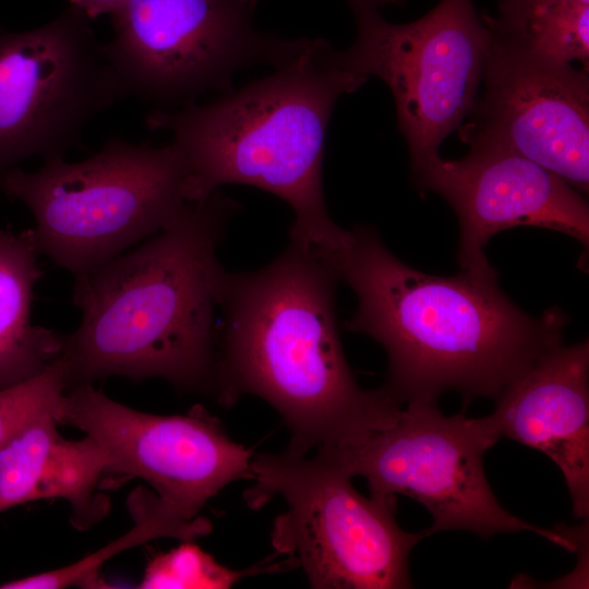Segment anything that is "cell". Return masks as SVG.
<instances>
[{"label": "cell", "mask_w": 589, "mask_h": 589, "mask_svg": "<svg viewBox=\"0 0 589 589\" xmlns=\"http://www.w3.org/2000/svg\"><path fill=\"white\" fill-rule=\"evenodd\" d=\"M185 184L172 143L111 140L81 161L55 157L36 171L16 168L1 192L32 213L39 253L75 277L170 225L190 203Z\"/></svg>", "instance_id": "obj_5"}, {"label": "cell", "mask_w": 589, "mask_h": 589, "mask_svg": "<svg viewBox=\"0 0 589 589\" xmlns=\"http://www.w3.org/2000/svg\"><path fill=\"white\" fill-rule=\"evenodd\" d=\"M64 392L63 372L57 361L37 376L0 390V448L33 417L58 410Z\"/></svg>", "instance_id": "obj_19"}, {"label": "cell", "mask_w": 589, "mask_h": 589, "mask_svg": "<svg viewBox=\"0 0 589 589\" xmlns=\"http://www.w3.org/2000/svg\"><path fill=\"white\" fill-rule=\"evenodd\" d=\"M468 154L436 159L416 181L441 195L459 225L460 271L492 275L484 247L497 232L514 227L558 231L589 245V206L585 195L528 158L502 146L467 142Z\"/></svg>", "instance_id": "obj_13"}, {"label": "cell", "mask_w": 589, "mask_h": 589, "mask_svg": "<svg viewBox=\"0 0 589 589\" xmlns=\"http://www.w3.org/2000/svg\"><path fill=\"white\" fill-rule=\"evenodd\" d=\"M327 259L357 297L345 328L383 346L388 364L382 388L401 405L436 402L447 392L466 402L494 399L563 344L569 318L557 306L539 316L526 313L502 291L498 273L418 271L395 256L371 226L348 230Z\"/></svg>", "instance_id": "obj_1"}, {"label": "cell", "mask_w": 589, "mask_h": 589, "mask_svg": "<svg viewBox=\"0 0 589 589\" xmlns=\"http://www.w3.org/2000/svg\"><path fill=\"white\" fill-rule=\"evenodd\" d=\"M338 281L323 253L289 242L260 269L227 271L221 286L214 397L227 407L262 398L289 428L288 449L301 454L353 443L401 406L357 383L339 337Z\"/></svg>", "instance_id": "obj_2"}, {"label": "cell", "mask_w": 589, "mask_h": 589, "mask_svg": "<svg viewBox=\"0 0 589 589\" xmlns=\"http://www.w3.org/2000/svg\"><path fill=\"white\" fill-rule=\"evenodd\" d=\"M368 80L347 69L329 41L314 38L272 74L208 103L155 110L147 123L172 134L187 170L189 202L226 184L259 188L292 208L290 242L332 253L347 230L325 203L327 127L337 101Z\"/></svg>", "instance_id": "obj_4"}, {"label": "cell", "mask_w": 589, "mask_h": 589, "mask_svg": "<svg viewBox=\"0 0 589 589\" xmlns=\"http://www.w3.org/2000/svg\"><path fill=\"white\" fill-rule=\"evenodd\" d=\"M498 438L536 448L561 469L575 517H589V342L545 352L495 398Z\"/></svg>", "instance_id": "obj_14"}, {"label": "cell", "mask_w": 589, "mask_h": 589, "mask_svg": "<svg viewBox=\"0 0 589 589\" xmlns=\"http://www.w3.org/2000/svg\"><path fill=\"white\" fill-rule=\"evenodd\" d=\"M247 0H125L105 45L120 97L175 109L208 91L230 92L243 68L287 65L311 38L257 29Z\"/></svg>", "instance_id": "obj_9"}, {"label": "cell", "mask_w": 589, "mask_h": 589, "mask_svg": "<svg viewBox=\"0 0 589 589\" xmlns=\"http://www.w3.org/2000/svg\"><path fill=\"white\" fill-rule=\"evenodd\" d=\"M247 1L250 2L253 5H255L256 2H257V0H247ZM369 1L374 2L378 7H383V5H387V4L401 5L405 2H407V0H369Z\"/></svg>", "instance_id": "obj_21"}, {"label": "cell", "mask_w": 589, "mask_h": 589, "mask_svg": "<svg viewBox=\"0 0 589 589\" xmlns=\"http://www.w3.org/2000/svg\"><path fill=\"white\" fill-rule=\"evenodd\" d=\"M57 421L103 446L108 474L146 481L187 519L200 516L207 501L230 482L252 480V450L233 442L200 405L187 414H152L81 384L65 389Z\"/></svg>", "instance_id": "obj_11"}, {"label": "cell", "mask_w": 589, "mask_h": 589, "mask_svg": "<svg viewBox=\"0 0 589 589\" xmlns=\"http://www.w3.org/2000/svg\"><path fill=\"white\" fill-rule=\"evenodd\" d=\"M356 37L342 64L389 88L417 181L441 156L479 96L490 33L472 0H440L420 19L390 23L369 0H347Z\"/></svg>", "instance_id": "obj_8"}, {"label": "cell", "mask_w": 589, "mask_h": 589, "mask_svg": "<svg viewBox=\"0 0 589 589\" xmlns=\"http://www.w3.org/2000/svg\"><path fill=\"white\" fill-rule=\"evenodd\" d=\"M489 33L484 89L469 113L472 120L459 128L461 141L507 148L587 195L588 69L546 59Z\"/></svg>", "instance_id": "obj_12"}, {"label": "cell", "mask_w": 589, "mask_h": 589, "mask_svg": "<svg viewBox=\"0 0 589 589\" xmlns=\"http://www.w3.org/2000/svg\"><path fill=\"white\" fill-rule=\"evenodd\" d=\"M134 521L132 529L118 540L64 567L0 584V589H59L70 586L100 584L99 567L119 552L159 538L193 541L212 531V522L203 516L184 518L156 493L137 488L128 498Z\"/></svg>", "instance_id": "obj_17"}, {"label": "cell", "mask_w": 589, "mask_h": 589, "mask_svg": "<svg viewBox=\"0 0 589 589\" xmlns=\"http://www.w3.org/2000/svg\"><path fill=\"white\" fill-rule=\"evenodd\" d=\"M489 31L551 60L589 63V0H498Z\"/></svg>", "instance_id": "obj_16"}, {"label": "cell", "mask_w": 589, "mask_h": 589, "mask_svg": "<svg viewBox=\"0 0 589 589\" xmlns=\"http://www.w3.org/2000/svg\"><path fill=\"white\" fill-rule=\"evenodd\" d=\"M500 441L489 417L445 416L436 402L400 406L385 425L339 448H323L351 477L368 481L371 495L402 494L433 518L426 536L466 530L488 538L529 531L568 551L577 549L568 531L524 521L497 501L483 458Z\"/></svg>", "instance_id": "obj_7"}, {"label": "cell", "mask_w": 589, "mask_h": 589, "mask_svg": "<svg viewBox=\"0 0 589 589\" xmlns=\"http://www.w3.org/2000/svg\"><path fill=\"white\" fill-rule=\"evenodd\" d=\"M239 204L218 190L166 228L74 277L81 320L62 335L65 389L109 376L215 395L218 247Z\"/></svg>", "instance_id": "obj_3"}, {"label": "cell", "mask_w": 589, "mask_h": 589, "mask_svg": "<svg viewBox=\"0 0 589 589\" xmlns=\"http://www.w3.org/2000/svg\"><path fill=\"white\" fill-rule=\"evenodd\" d=\"M254 484L244 493L251 508L275 495L287 509L273 524L278 555L301 567L312 588H411L409 556L425 531L408 532L396 521V496L365 497L328 455L287 449L251 461Z\"/></svg>", "instance_id": "obj_6"}, {"label": "cell", "mask_w": 589, "mask_h": 589, "mask_svg": "<svg viewBox=\"0 0 589 589\" xmlns=\"http://www.w3.org/2000/svg\"><path fill=\"white\" fill-rule=\"evenodd\" d=\"M39 254L33 229H0V390L43 373L61 352L62 334L32 321Z\"/></svg>", "instance_id": "obj_15"}, {"label": "cell", "mask_w": 589, "mask_h": 589, "mask_svg": "<svg viewBox=\"0 0 589 589\" xmlns=\"http://www.w3.org/2000/svg\"><path fill=\"white\" fill-rule=\"evenodd\" d=\"M71 4L25 32L0 27V192L32 157H63L120 97L105 45Z\"/></svg>", "instance_id": "obj_10"}, {"label": "cell", "mask_w": 589, "mask_h": 589, "mask_svg": "<svg viewBox=\"0 0 589 589\" xmlns=\"http://www.w3.org/2000/svg\"><path fill=\"white\" fill-rule=\"evenodd\" d=\"M291 567L288 560L261 563L244 570L230 569L191 541H183L168 552L159 553L145 568L139 588H216L227 589L245 576Z\"/></svg>", "instance_id": "obj_18"}, {"label": "cell", "mask_w": 589, "mask_h": 589, "mask_svg": "<svg viewBox=\"0 0 589 589\" xmlns=\"http://www.w3.org/2000/svg\"><path fill=\"white\" fill-rule=\"evenodd\" d=\"M125 0H69V4L84 13L91 21L103 14H111Z\"/></svg>", "instance_id": "obj_20"}]
</instances>
